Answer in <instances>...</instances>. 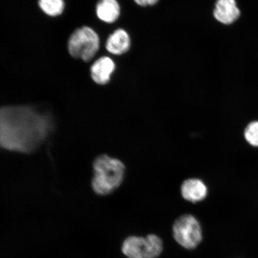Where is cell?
I'll use <instances>...</instances> for the list:
<instances>
[{"instance_id":"6da1fadb","label":"cell","mask_w":258,"mask_h":258,"mask_svg":"<svg viewBox=\"0 0 258 258\" xmlns=\"http://www.w3.org/2000/svg\"><path fill=\"white\" fill-rule=\"evenodd\" d=\"M53 129L51 115L33 106L0 107V149L22 154L34 153Z\"/></svg>"},{"instance_id":"7a4b0ae2","label":"cell","mask_w":258,"mask_h":258,"mask_svg":"<svg viewBox=\"0 0 258 258\" xmlns=\"http://www.w3.org/2000/svg\"><path fill=\"white\" fill-rule=\"evenodd\" d=\"M91 186L96 195L106 196L114 192L123 182L125 166L117 158L99 155L93 162Z\"/></svg>"},{"instance_id":"3957f363","label":"cell","mask_w":258,"mask_h":258,"mask_svg":"<svg viewBox=\"0 0 258 258\" xmlns=\"http://www.w3.org/2000/svg\"><path fill=\"white\" fill-rule=\"evenodd\" d=\"M100 48V38L92 28L84 26L73 32L68 42V49L73 57L89 62Z\"/></svg>"},{"instance_id":"277c9868","label":"cell","mask_w":258,"mask_h":258,"mask_svg":"<svg viewBox=\"0 0 258 258\" xmlns=\"http://www.w3.org/2000/svg\"><path fill=\"white\" fill-rule=\"evenodd\" d=\"M163 249V241L156 234L146 237L130 236L122 244V253L127 258H157Z\"/></svg>"},{"instance_id":"5b68a950","label":"cell","mask_w":258,"mask_h":258,"mask_svg":"<svg viewBox=\"0 0 258 258\" xmlns=\"http://www.w3.org/2000/svg\"><path fill=\"white\" fill-rule=\"evenodd\" d=\"M173 235L180 246L186 249H194L203 238L201 224L195 216L185 214L176 219L173 225Z\"/></svg>"},{"instance_id":"8992f818","label":"cell","mask_w":258,"mask_h":258,"mask_svg":"<svg viewBox=\"0 0 258 258\" xmlns=\"http://www.w3.org/2000/svg\"><path fill=\"white\" fill-rule=\"evenodd\" d=\"M180 193L186 201L192 203L201 202L208 196V189L201 179L192 177L184 180L180 186Z\"/></svg>"},{"instance_id":"52a82bcc","label":"cell","mask_w":258,"mask_h":258,"mask_svg":"<svg viewBox=\"0 0 258 258\" xmlns=\"http://www.w3.org/2000/svg\"><path fill=\"white\" fill-rule=\"evenodd\" d=\"M115 67V63L111 58L108 56L99 58L90 68V74L93 82L98 85H107L110 82Z\"/></svg>"},{"instance_id":"ba28073f","label":"cell","mask_w":258,"mask_h":258,"mask_svg":"<svg viewBox=\"0 0 258 258\" xmlns=\"http://www.w3.org/2000/svg\"><path fill=\"white\" fill-rule=\"evenodd\" d=\"M131 39L128 32L124 29L118 28L108 38L105 47L109 53L114 55H122L130 49Z\"/></svg>"},{"instance_id":"9c48e42d","label":"cell","mask_w":258,"mask_h":258,"mask_svg":"<svg viewBox=\"0 0 258 258\" xmlns=\"http://www.w3.org/2000/svg\"><path fill=\"white\" fill-rule=\"evenodd\" d=\"M240 10L235 0H217L214 11V17L221 23L233 24L239 18Z\"/></svg>"},{"instance_id":"30bf717a","label":"cell","mask_w":258,"mask_h":258,"mask_svg":"<svg viewBox=\"0 0 258 258\" xmlns=\"http://www.w3.org/2000/svg\"><path fill=\"white\" fill-rule=\"evenodd\" d=\"M96 13L100 20L113 24L120 17V5L117 0H99L96 6Z\"/></svg>"},{"instance_id":"8fae6325","label":"cell","mask_w":258,"mask_h":258,"mask_svg":"<svg viewBox=\"0 0 258 258\" xmlns=\"http://www.w3.org/2000/svg\"><path fill=\"white\" fill-rule=\"evenodd\" d=\"M38 5L45 14L51 17L62 14L64 7L63 0H38Z\"/></svg>"},{"instance_id":"7c38bea8","label":"cell","mask_w":258,"mask_h":258,"mask_svg":"<svg viewBox=\"0 0 258 258\" xmlns=\"http://www.w3.org/2000/svg\"><path fill=\"white\" fill-rule=\"evenodd\" d=\"M244 137L250 145L258 147V121L251 122L247 125Z\"/></svg>"},{"instance_id":"4fadbf2b","label":"cell","mask_w":258,"mask_h":258,"mask_svg":"<svg viewBox=\"0 0 258 258\" xmlns=\"http://www.w3.org/2000/svg\"><path fill=\"white\" fill-rule=\"evenodd\" d=\"M159 0H134V2L138 6L141 7H148L156 5Z\"/></svg>"}]
</instances>
